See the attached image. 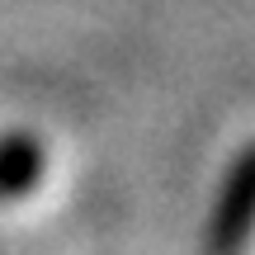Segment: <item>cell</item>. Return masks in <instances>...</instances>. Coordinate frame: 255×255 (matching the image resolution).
I'll return each instance as SVG.
<instances>
[{"instance_id":"6da1fadb","label":"cell","mask_w":255,"mask_h":255,"mask_svg":"<svg viewBox=\"0 0 255 255\" xmlns=\"http://www.w3.org/2000/svg\"><path fill=\"white\" fill-rule=\"evenodd\" d=\"M255 227V146L237 161L227 189L218 199V213H213V232H208V251L213 255H237L241 241L251 237Z\"/></svg>"},{"instance_id":"7a4b0ae2","label":"cell","mask_w":255,"mask_h":255,"mask_svg":"<svg viewBox=\"0 0 255 255\" xmlns=\"http://www.w3.org/2000/svg\"><path fill=\"white\" fill-rule=\"evenodd\" d=\"M43 184V146L33 137H0V199H24Z\"/></svg>"}]
</instances>
